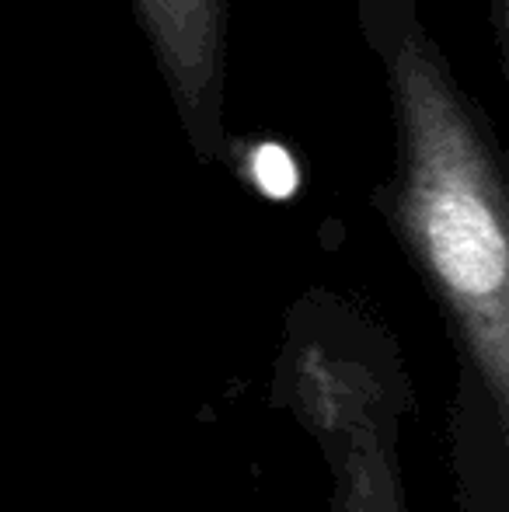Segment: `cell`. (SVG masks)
Masks as SVG:
<instances>
[{
	"mask_svg": "<svg viewBox=\"0 0 509 512\" xmlns=\"http://www.w3.org/2000/svg\"><path fill=\"white\" fill-rule=\"evenodd\" d=\"M248 171L262 196L290 199L297 192V164H293L290 150L279 143H255L248 150Z\"/></svg>",
	"mask_w": 509,
	"mask_h": 512,
	"instance_id": "obj_2",
	"label": "cell"
},
{
	"mask_svg": "<svg viewBox=\"0 0 509 512\" xmlns=\"http://www.w3.org/2000/svg\"><path fill=\"white\" fill-rule=\"evenodd\" d=\"M171 105L199 161L224 154L231 0H133Z\"/></svg>",
	"mask_w": 509,
	"mask_h": 512,
	"instance_id": "obj_1",
	"label": "cell"
}]
</instances>
